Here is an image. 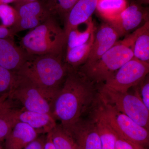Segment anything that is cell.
Here are the masks:
<instances>
[{"instance_id": "1", "label": "cell", "mask_w": 149, "mask_h": 149, "mask_svg": "<svg viewBox=\"0 0 149 149\" xmlns=\"http://www.w3.org/2000/svg\"><path fill=\"white\" fill-rule=\"evenodd\" d=\"M99 100L98 85L78 69L71 68L54 100L53 115L69 132L91 113Z\"/></svg>"}, {"instance_id": "25", "label": "cell", "mask_w": 149, "mask_h": 149, "mask_svg": "<svg viewBox=\"0 0 149 149\" xmlns=\"http://www.w3.org/2000/svg\"><path fill=\"white\" fill-rule=\"evenodd\" d=\"M17 18V13L15 7L9 4L0 5V25L11 28Z\"/></svg>"}, {"instance_id": "22", "label": "cell", "mask_w": 149, "mask_h": 149, "mask_svg": "<svg viewBox=\"0 0 149 149\" xmlns=\"http://www.w3.org/2000/svg\"><path fill=\"white\" fill-rule=\"evenodd\" d=\"M95 29V25L91 18L86 23V27L84 30L80 31L78 27L71 29L66 36V49L81 45L88 42Z\"/></svg>"}, {"instance_id": "27", "label": "cell", "mask_w": 149, "mask_h": 149, "mask_svg": "<svg viewBox=\"0 0 149 149\" xmlns=\"http://www.w3.org/2000/svg\"><path fill=\"white\" fill-rule=\"evenodd\" d=\"M136 93L139 94L145 105L149 110V78L147 75L138 85L135 86Z\"/></svg>"}, {"instance_id": "6", "label": "cell", "mask_w": 149, "mask_h": 149, "mask_svg": "<svg viewBox=\"0 0 149 149\" xmlns=\"http://www.w3.org/2000/svg\"><path fill=\"white\" fill-rule=\"evenodd\" d=\"M98 86L100 100L125 114L137 123L149 129V110L139 94L118 92L100 85Z\"/></svg>"}, {"instance_id": "23", "label": "cell", "mask_w": 149, "mask_h": 149, "mask_svg": "<svg viewBox=\"0 0 149 149\" xmlns=\"http://www.w3.org/2000/svg\"><path fill=\"white\" fill-rule=\"evenodd\" d=\"M49 133L55 149H78L71 134L60 124H57Z\"/></svg>"}, {"instance_id": "36", "label": "cell", "mask_w": 149, "mask_h": 149, "mask_svg": "<svg viewBox=\"0 0 149 149\" xmlns=\"http://www.w3.org/2000/svg\"><path fill=\"white\" fill-rule=\"evenodd\" d=\"M1 143H0V149H3V148L1 144Z\"/></svg>"}, {"instance_id": "10", "label": "cell", "mask_w": 149, "mask_h": 149, "mask_svg": "<svg viewBox=\"0 0 149 149\" xmlns=\"http://www.w3.org/2000/svg\"><path fill=\"white\" fill-rule=\"evenodd\" d=\"M148 20V9L143 7L140 4L133 3L127 6L115 18L106 22L114 28L120 37L128 35L140 26L141 23Z\"/></svg>"}, {"instance_id": "15", "label": "cell", "mask_w": 149, "mask_h": 149, "mask_svg": "<svg viewBox=\"0 0 149 149\" xmlns=\"http://www.w3.org/2000/svg\"><path fill=\"white\" fill-rule=\"evenodd\" d=\"M40 134L29 125L18 121L5 140L3 149H23Z\"/></svg>"}, {"instance_id": "34", "label": "cell", "mask_w": 149, "mask_h": 149, "mask_svg": "<svg viewBox=\"0 0 149 149\" xmlns=\"http://www.w3.org/2000/svg\"><path fill=\"white\" fill-rule=\"evenodd\" d=\"M39 1V0H17L16 1L15 3L30 2L35 1Z\"/></svg>"}, {"instance_id": "5", "label": "cell", "mask_w": 149, "mask_h": 149, "mask_svg": "<svg viewBox=\"0 0 149 149\" xmlns=\"http://www.w3.org/2000/svg\"><path fill=\"white\" fill-rule=\"evenodd\" d=\"M8 98L19 102L22 108L26 110L48 113L53 116V105L55 98L28 78L17 73H16L15 81Z\"/></svg>"}, {"instance_id": "32", "label": "cell", "mask_w": 149, "mask_h": 149, "mask_svg": "<svg viewBox=\"0 0 149 149\" xmlns=\"http://www.w3.org/2000/svg\"><path fill=\"white\" fill-rule=\"evenodd\" d=\"M9 97V94H6L0 97V108L3 105L4 103L7 100Z\"/></svg>"}, {"instance_id": "8", "label": "cell", "mask_w": 149, "mask_h": 149, "mask_svg": "<svg viewBox=\"0 0 149 149\" xmlns=\"http://www.w3.org/2000/svg\"><path fill=\"white\" fill-rule=\"evenodd\" d=\"M149 72V63L133 58L100 85L118 92L125 93L138 85Z\"/></svg>"}, {"instance_id": "9", "label": "cell", "mask_w": 149, "mask_h": 149, "mask_svg": "<svg viewBox=\"0 0 149 149\" xmlns=\"http://www.w3.org/2000/svg\"><path fill=\"white\" fill-rule=\"evenodd\" d=\"M17 13L16 22L11 28L14 35L34 29L53 15L44 2L39 1L14 3Z\"/></svg>"}, {"instance_id": "35", "label": "cell", "mask_w": 149, "mask_h": 149, "mask_svg": "<svg viewBox=\"0 0 149 149\" xmlns=\"http://www.w3.org/2000/svg\"><path fill=\"white\" fill-rule=\"evenodd\" d=\"M140 4H148L149 3V0H139Z\"/></svg>"}, {"instance_id": "17", "label": "cell", "mask_w": 149, "mask_h": 149, "mask_svg": "<svg viewBox=\"0 0 149 149\" xmlns=\"http://www.w3.org/2000/svg\"><path fill=\"white\" fill-rule=\"evenodd\" d=\"M97 106L89 116L93 119L95 126L102 149H114L118 136L100 113L97 109Z\"/></svg>"}, {"instance_id": "19", "label": "cell", "mask_w": 149, "mask_h": 149, "mask_svg": "<svg viewBox=\"0 0 149 149\" xmlns=\"http://www.w3.org/2000/svg\"><path fill=\"white\" fill-rule=\"evenodd\" d=\"M19 109L13 107V100L8 98L0 108V143L5 141L17 122Z\"/></svg>"}, {"instance_id": "18", "label": "cell", "mask_w": 149, "mask_h": 149, "mask_svg": "<svg viewBox=\"0 0 149 149\" xmlns=\"http://www.w3.org/2000/svg\"><path fill=\"white\" fill-rule=\"evenodd\" d=\"M95 29L88 42L81 45L66 49L64 61L70 68L77 69L87 61L90 55L95 37Z\"/></svg>"}, {"instance_id": "21", "label": "cell", "mask_w": 149, "mask_h": 149, "mask_svg": "<svg viewBox=\"0 0 149 149\" xmlns=\"http://www.w3.org/2000/svg\"><path fill=\"white\" fill-rule=\"evenodd\" d=\"M127 0H97L96 11L105 22L112 20L128 6Z\"/></svg>"}, {"instance_id": "33", "label": "cell", "mask_w": 149, "mask_h": 149, "mask_svg": "<svg viewBox=\"0 0 149 149\" xmlns=\"http://www.w3.org/2000/svg\"><path fill=\"white\" fill-rule=\"evenodd\" d=\"M17 0H0V5L9 4L11 3H15Z\"/></svg>"}, {"instance_id": "30", "label": "cell", "mask_w": 149, "mask_h": 149, "mask_svg": "<svg viewBox=\"0 0 149 149\" xmlns=\"http://www.w3.org/2000/svg\"><path fill=\"white\" fill-rule=\"evenodd\" d=\"M14 36L10 28H6L0 25V38L14 40Z\"/></svg>"}, {"instance_id": "37", "label": "cell", "mask_w": 149, "mask_h": 149, "mask_svg": "<svg viewBox=\"0 0 149 149\" xmlns=\"http://www.w3.org/2000/svg\"><path fill=\"white\" fill-rule=\"evenodd\" d=\"M147 149L146 148H143V149Z\"/></svg>"}, {"instance_id": "11", "label": "cell", "mask_w": 149, "mask_h": 149, "mask_svg": "<svg viewBox=\"0 0 149 149\" xmlns=\"http://www.w3.org/2000/svg\"><path fill=\"white\" fill-rule=\"evenodd\" d=\"M119 37L114 28L105 22L95 31L94 42L89 57L86 62L78 69H85L95 63L113 46Z\"/></svg>"}, {"instance_id": "20", "label": "cell", "mask_w": 149, "mask_h": 149, "mask_svg": "<svg viewBox=\"0 0 149 149\" xmlns=\"http://www.w3.org/2000/svg\"><path fill=\"white\" fill-rule=\"evenodd\" d=\"M133 58L149 63V21L139 28L133 46Z\"/></svg>"}, {"instance_id": "16", "label": "cell", "mask_w": 149, "mask_h": 149, "mask_svg": "<svg viewBox=\"0 0 149 149\" xmlns=\"http://www.w3.org/2000/svg\"><path fill=\"white\" fill-rule=\"evenodd\" d=\"M17 120L31 126L40 134H47L57 124L54 118L50 114L29 111L23 108L19 109Z\"/></svg>"}, {"instance_id": "26", "label": "cell", "mask_w": 149, "mask_h": 149, "mask_svg": "<svg viewBox=\"0 0 149 149\" xmlns=\"http://www.w3.org/2000/svg\"><path fill=\"white\" fill-rule=\"evenodd\" d=\"M16 77V73L0 65V97L9 94Z\"/></svg>"}, {"instance_id": "3", "label": "cell", "mask_w": 149, "mask_h": 149, "mask_svg": "<svg viewBox=\"0 0 149 149\" xmlns=\"http://www.w3.org/2000/svg\"><path fill=\"white\" fill-rule=\"evenodd\" d=\"M66 41L64 30L52 15L24 35L19 47L28 55L63 57Z\"/></svg>"}, {"instance_id": "13", "label": "cell", "mask_w": 149, "mask_h": 149, "mask_svg": "<svg viewBox=\"0 0 149 149\" xmlns=\"http://www.w3.org/2000/svg\"><path fill=\"white\" fill-rule=\"evenodd\" d=\"M28 54L15 43L14 40L0 38V65L17 72L26 61Z\"/></svg>"}, {"instance_id": "4", "label": "cell", "mask_w": 149, "mask_h": 149, "mask_svg": "<svg viewBox=\"0 0 149 149\" xmlns=\"http://www.w3.org/2000/svg\"><path fill=\"white\" fill-rule=\"evenodd\" d=\"M137 29L123 40L118 41L95 63L85 69H78L97 85L106 81L133 57V46Z\"/></svg>"}, {"instance_id": "31", "label": "cell", "mask_w": 149, "mask_h": 149, "mask_svg": "<svg viewBox=\"0 0 149 149\" xmlns=\"http://www.w3.org/2000/svg\"><path fill=\"white\" fill-rule=\"evenodd\" d=\"M44 149H55L52 141L50 133H48L46 136Z\"/></svg>"}, {"instance_id": "28", "label": "cell", "mask_w": 149, "mask_h": 149, "mask_svg": "<svg viewBox=\"0 0 149 149\" xmlns=\"http://www.w3.org/2000/svg\"><path fill=\"white\" fill-rule=\"evenodd\" d=\"M144 148L118 136L114 149H142Z\"/></svg>"}, {"instance_id": "12", "label": "cell", "mask_w": 149, "mask_h": 149, "mask_svg": "<svg viewBox=\"0 0 149 149\" xmlns=\"http://www.w3.org/2000/svg\"><path fill=\"white\" fill-rule=\"evenodd\" d=\"M78 149H103L101 142L93 119L83 118L69 131Z\"/></svg>"}, {"instance_id": "2", "label": "cell", "mask_w": 149, "mask_h": 149, "mask_svg": "<svg viewBox=\"0 0 149 149\" xmlns=\"http://www.w3.org/2000/svg\"><path fill=\"white\" fill-rule=\"evenodd\" d=\"M70 69L63 57L28 55L24 64L15 72L28 78L55 98Z\"/></svg>"}, {"instance_id": "24", "label": "cell", "mask_w": 149, "mask_h": 149, "mask_svg": "<svg viewBox=\"0 0 149 149\" xmlns=\"http://www.w3.org/2000/svg\"><path fill=\"white\" fill-rule=\"evenodd\" d=\"M78 0H46L44 2L53 15H56L65 18L69 11Z\"/></svg>"}, {"instance_id": "7", "label": "cell", "mask_w": 149, "mask_h": 149, "mask_svg": "<svg viewBox=\"0 0 149 149\" xmlns=\"http://www.w3.org/2000/svg\"><path fill=\"white\" fill-rule=\"evenodd\" d=\"M97 108L118 136L143 148L148 146L149 130L99 99Z\"/></svg>"}, {"instance_id": "14", "label": "cell", "mask_w": 149, "mask_h": 149, "mask_svg": "<svg viewBox=\"0 0 149 149\" xmlns=\"http://www.w3.org/2000/svg\"><path fill=\"white\" fill-rule=\"evenodd\" d=\"M97 0H78L64 19L65 36L71 29L79 27L92 18L96 11Z\"/></svg>"}, {"instance_id": "29", "label": "cell", "mask_w": 149, "mask_h": 149, "mask_svg": "<svg viewBox=\"0 0 149 149\" xmlns=\"http://www.w3.org/2000/svg\"><path fill=\"white\" fill-rule=\"evenodd\" d=\"M46 136H38L23 149H44Z\"/></svg>"}]
</instances>
